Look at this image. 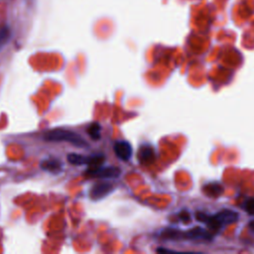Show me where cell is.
I'll list each match as a JSON object with an SVG mask.
<instances>
[{"mask_svg":"<svg viewBox=\"0 0 254 254\" xmlns=\"http://www.w3.org/2000/svg\"><path fill=\"white\" fill-rule=\"evenodd\" d=\"M195 216L198 220L204 222L209 228L215 231L220 230L222 227L228 224L235 223L239 218L238 212L232 209H222L212 216L206 215L205 213L198 211L196 212Z\"/></svg>","mask_w":254,"mask_h":254,"instance_id":"obj_1","label":"cell"},{"mask_svg":"<svg viewBox=\"0 0 254 254\" xmlns=\"http://www.w3.org/2000/svg\"><path fill=\"white\" fill-rule=\"evenodd\" d=\"M44 138L46 141L50 142H68L78 148H86L88 146L87 142L81 136H79L73 131L66 129H53L47 132Z\"/></svg>","mask_w":254,"mask_h":254,"instance_id":"obj_2","label":"cell"},{"mask_svg":"<svg viewBox=\"0 0 254 254\" xmlns=\"http://www.w3.org/2000/svg\"><path fill=\"white\" fill-rule=\"evenodd\" d=\"M67 161L72 165H88L89 169H96L103 165L105 157L102 154L83 156L79 154H68Z\"/></svg>","mask_w":254,"mask_h":254,"instance_id":"obj_3","label":"cell"},{"mask_svg":"<svg viewBox=\"0 0 254 254\" xmlns=\"http://www.w3.org/2000/svg\"><path fill=\"white\" fill-rule=\"evenodd\" d=\"M121 174V170L117 167H98L96 169H88L86 175L91 178L99 179H115Z\"/></svg>","mask_w":254,"mask_h":254,"instance_id":"obj_4","label":"cell"},{"mask_svg":"<svg viewBox=\"0 0 254 254\" xmlns=\"http://www.w3.org/2000/svg\"><path fill=\"white\" fill-rule=\"evenodd\" d=\"M113 150L115 155L122 161H128L132 156V146L127 141H117L114 143Z\"/></svg>","mask_w":254,"mask_h":254,"instance_id":"obj_5","label":"cell"},{"mask_svg":"<svg viewBox=\"0 0 254 254\" xmlns=\"http://www.w3.org/2000/svg\"><path fill=\"white\" fill-rule=\"evenodd\" d=\"M114 187L109 183H98L90 190V197L92 199H100L112 192Z\"/></svg>","mask_w":254,"mask_h":254,"instance_id":"obj_6","label":"cell"},{"mask_svg":"<svg viewBox=\"0 0 254 254\" xmlns=\"http://www.w3.org/2000/svg\"><path fill=\"white\" fill-rule=\"evenodd\" d=\"M185 236L187 239L193 241H210L212 237L208 231L198 226L189 230L187 233H185Z\"/></svg>","mask_w":254,"mask_h":254,"instance_id":"obj_7","label":"cell"},{"mask_svg":"<svg viewBox=\"0 0 254 254\" xmlns=\"http://www.w3.org/2000/svg\"><path fill=\"white\" fill-rule=\"evenodd\" d=\"M155 159V150L150 145H142L138 151V160L141 164H150Z\"/></svg>","mask_w":254,"mask_h":254,"instance_id":"obj_8","label":"cell"},{"mask_svg":"<svg viewBox=\"0 0 254 254\" xmlns=\"http://www.w3.org/2000/svg\"><path fill=\"white\" fill-rule=\"evenodd\" d=\"M41 168L51 173H60L63 171V164L57 159H47L41 163Z\"/></svg>","mask_w":254,"mask_h":254,"instance_id":"obj_9","label":"cell"},{"mask_svg":"<svg viewBox=\"0 0 254 254\" xmlns=\"http://www.w3.org/2000/svg\"><path fill=\"white\" fill-rule=\"evenodd\" d=\"M202 190L208 196L217 197L223 192V187L220 184L212 183V184H208V185L204 186Z\"/></svg>","mask_w":254,"mask_h":254,"instance_id":"obj_10","label":"cell"},{"mask_svg":"<svg viewBox=\"0 0 254 254\" xmlns=\"http://www.w3.org/2000/svg\"><path fill=\"white\" fill-rule=\"evenodd\" d=\"M11 38V30L8 26L4 25L0 27V50L9 42Z\"/></svg>","mask_w":254,"mask_h":254,"instance_id":"obj_11","label":"cell"},{"mask_svg":"<svg viewBox=\"0 0 254 254\" xmlns=\"http://www.w3.org/2000/svg\"><path fill=\"white\" fill-rule=\"evenodd\" d=\"M100 131L101 126L97 122H92L87 127V133L93 140H98L100 138Z\"/></svg>","mask_w":254,"mask_h":254,"instance_id":"obj_12","label":"cell"},{"mask_svg":"<svg viewBox=\"0 0 254 254\" xmlns=\"http://www.w3.org/2000/svg\"><path fill=\"white\" fill-rule=\"evenodd\" d=\"M243 208L247 213L254 215V198H248L245 200L243 203Z\"/></svg>","mask_w":254,"mask_h":254,"instance_id":"obj_13","label":"cell"},{"mask_svg":"<svg viewBox=\"0 0 254 254\" xmlns=\"http://www.w3.org/2000/svg\"><path fill=\"white\" fill-rule=\"evenodd\" d=\"M179 217H180L181 220H183V221H185V222L190 221V215L189 211H187V210L181 211L180 214H179Z\"/></svg>","mask_w":254,"mask_h":254,"instance_id":"obj_14","label":"cell"},{"mask_svg":"<svg viewBox=\"0 0 254 254\" xmlns=\"http://www.w3.org/2000/svg\"><path fill=\"white\" fill-rule=\"evenodd\" d=\"M249 227H250V229L254 232V220H251V221L249 222Z\"/></svg>","mask_w":254,"mask_h":254,"instance_id":"obj_15","label":"cell"}]
</instances>
